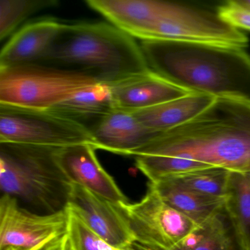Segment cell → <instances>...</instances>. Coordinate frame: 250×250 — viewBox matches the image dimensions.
<instances>
[{
  "mask_svg": "<svg viewBox=\"0 0 250 250\" xmlns=\"http://www.w3.org/2000/svg\"><path fill=\"white\" fill-rule=\"evenodd\" d=\"M133 156L178 158L250 173V104L216 99L200 115L159 133Z\"/></svg>",
  "mask_w": 250,
  "mask_h": 250,
  "instance_id": "6da1fadb",
  "label": "cell"
},
{
  "mask_svg": "<svg viewBox=\"0 0 250 250\" xmlns=\"http://www.w3.org/2000/svg\"><path fill=\"white\" fill-rule=\"evenodd\" d=\"M150 71L189 92L250 104V56L243 49L175 41H143Z\"/></svg>",
  "mask_w": 250,
  "mask_h": 250,
  "instance_id": "7a4b0ae2",
  "label": "cell"
},
{
  "mask_svg": "<svg viewBox=\"0 0 250 250\" xmlns=\"http://www.w3.org/2000/svg\"><path fill=\"white\" fill-rule=\"evenodd\" d=\"M40 63L108 85L150 71L135 39L105 22L65 23Z\"/></svg>",
  "mask_w": 250,
  "mask_h": 250,
  "instance_id": "3957f363",
  "label": "cell"
},
{
  "mask_svg": "<svg viewBox=\"0 0 250 250\" xmlns=\"http://www.w3.org/2000/svg\"><path fill=\"white\" fill-rule=\"evenodd\" d=\"M59 148L0 143V188L42 210L43 214L65 210L72 183L57 161Z\"/></svg>",
  "mask_w": 250,
  "mask_h": 250,
  "instance_id": "277c9868",
  "label": "cell"
},
{
  "mask_svg": "<svg viewBox=\"0 0 250 250\" xmlns=\"http://www.w3.org/2000/svg\"><path fill=\"white\" fill-rule=\"evenodd\" d=\"M98 84L82 73L42 63L0 68V105L48 110Z\"/></svg>",
  "mask_w": 250,
  "mask_h": 250,
  "instance_id": "5b68a950",
  "label": "cell"
},
{
  "mask_svg": "<svg viewBox=\"0 0 250 250\" xmlns=\"http://www.w3.org/2000/svg\"><path fill=\"white\" fill-rule=\"evenodd\" d=\"M0 143L63 148L93 140L88 128L52 111L0 105Z\"/></svg>",
  "mask_w": 250,
  "mask_h": 250,
  "instance_id": "8992f818",
  "label": "cell"
},
{
  "mask_svg": "<svg viewBox=\"0 0 250 250\" xmlns=\"http://www.w3.org/2000/svg\"><path fill=\"white\" fill-rule=\"evenodd\" d=\"M142 247L170 250L199 226L165 203L151 187L139 203L120 206Z\"/></svg>",
  "mask_w": 250,
  "mask_h": 250,
  "instance_id": "52a82bcc",
  "label": "cell"
},
{
  "mask_svg": "<svg viewBox=\"0 0 250 250\" xmlns=\"http://www.w3.org/2000/svg\"><path fill=\"white\" fill-rule=\"evenodd\" d=\"M68 209L39 214L2 194L0 199V250H39L66 235Z\"/></svg>",
  "mask_w": 250,
  "mask_h": 250,
  "instance_id": "ba28073f",
  "label": "cell"
},
{
  "mask_svg": "<svg viewBox=\"0 0 250 250\" xmlns=\"http://www.w3.org/2000/svg\"><path fill=\"white\" fill-rule=\"evenodd\" d=\"M67 208L114 248L128 250L137 242L120 206L82 186L72 184Z\"/></svg>",
  "mask_w": 250,
  "mask_h": 250,
  "instance_id": "9c48e42d",
  "label": "cell"
},
{
  "mask_svg": "<svg viewBox=\"0 0 250 250\" xmlns=\"http://www.w3.org/2000/svg\"><path fill=\"white\" fill-rule=\"evenodd\" d=\"M95 150L90 144L59 148L57 161L72 184L82 186L118 206L128 203L112 177L99 163Z\"/></svg>",
  "mask_w": 250,
  "mask_h": 250,
  "instance_id": "30bf717a",
  "label": "cell"
},
{
  "mask_svg": "<svg viewBox=\"0 0 250 250\" xmlns=\"http://www.w3.org/2000/svg\"><path fill=\"white\" fill-rule=\"evenodd\" d=\"M95 149L133 156L159 133L145 126L132 112L115 109L104 117L91 130Z\"/></svg>",
  "mask_w": 250,
  "mask_h": 250,
  "instance_id": "8fae6325",
  "label": "cell"
},
{
  "mask_svg": "<svg viewBox=\"0 0 250 250\" xmlns=\"http://www.w3.org/2000/svg\"><path fill=\"white\" fill-rule=\"evenodd\" d=\"M64 24L54 19H43L20 29L1 50L0 68L40 63Z\"/></svg>",
  "mask_w": 250,
  "mask_h": 250,
  "instance_id": "7c38bea8",
  "label": "cell"
},
{
  "mask_svg": "<svg viewBox=\"0 0 250 250\" xmlns=\"http://www.w3.org/2000/svg\"><path fill=\"white\" fill-rule=\"evenodd\" d=\"M109 86L115 107L129 112L152 107L191 93L152 71Z\"/></svg>",
  "mask_w": 250,
  "mask_h": 250,
  "instance_id": "4fadbf2b",
  "label": "cell"
},
{
  "mask_svg": "<svg viewBox=\"0 0 250 250\" xmlns=\"http://www.w3.org/2000/svg\"><path fill=\"white\" fill-rule=\"evenodd\" d=\"M215 99L206 95L191 93L132 112L145 126L157 132H165L191 121L207 109Z\"/></svg>",
  "mask_w": 250,
  "mask_h": 250,
  "instance_id": "5bb4252c",
  "label": "cell"
},
{
  "mask_svg": "<svg viewBox=\"0 0 250 250\" xmlns=\"http://www.w3.org/2000/svg\"><path fill=\"white\" fill-rule=\"evenodd\" d=\"M170 250H244L225 203Z\"/></svg>",
  "mask_w": 250,
  "mask_h": 250,
  "instance_id": "9a60e30c",
  "label": "cell"
},
{
  "mask_svg": "<svg viewBox=\"0 0 250 250\" xmlns=\"http://www.w3.org/2000/svg\"><path fill=\"white\" fill-rule=\"evenodd\" d=\"M115 108L110 86L99 83L48 110L78 123L90 131Z\"/></svg>",
  "mask_w": 250,
  "mask_h": 250,
  "instance_id": "2e32d148",
  "label": "cell"
},
{
  "mask_svg": "<svg viewBox=\"0 0 250 250\" xmlns=\"http://www.w3.org/2000/svg\"><path fill=\"white\" fill-rule=\"evenodd\" d=\"M159 197L197 225L207 220L225 205L226 198L211 197L183 188L167 178L149 184Z\"/></svg>",
  "mask_w": 250,
  "mask_h": 250,
  "instance_id": "e0dca14e",
  "label": "cell"
},
{
  "mask_svg": "<svg viewBox=\"0 0 250 250\" xmlns=\"http://www.w3.org/2000/svg\"><path fill=\"white\" fill-rule=\"evenodd\" d=\"M225 206L244 250H250V173L231 172Z\"/></svg>",
  "mask_w": 250,
  "mask_h": 250,
  "instance_id": "ac0fdd59",
  "label": "cell"
},
{
  "mask_svg": "<svg viewBox=\"0 0 250 250\" xmlns=\"http://www.w3.org/2000/svg\"><path fill=\"white\" fill-rule=\"evenodd\" d=\"M230 172L223 168L210 167L164 178L199 194L226 198Z\"/></svg>",
  "mask_w": 250,
  "mask_h": 250,
  "instance_id": "d6986e66",
  "label": "cell"
},
{
  "mask_svg": "<svg viewBox=\"0 0 250 250\" xmlns=\"http://www.w3.org/2000/svg\"><path fill=\"white\" fill-rule=\"evenodd\" d=\"M58 4L56 0H0V41L11 36L19 26L36 13Z\"/></svg>",
  "mask_w": 250,
  "mask_h": 250,
  "instance_id": "ffe728a7",
  "label": "cell"
},
{
  "mask_svg": "<svg viewBox=\"0 0 250 250\" xmlns=\"http://www.w3.org/2000/svg\"><path fill=\"white\" fill-rule=\"evenodd\" d=\"M68 210L69 212V222L67 232L68 250H121L111 247L90 230L72 212L68 209Z\"/></svg>",
  "mask_w": 250,
  "mask_h": 250,
  "instance_id": "44dd1931",
  "label": "cell"
},
{
  "mask_svg": "<svg viewBox=\"0 0 250 250\" xmlns=\"http://www.w3.org/2000/svg\"><path fill=\"white\" fill-rule=\"evenodd\" d=\"M216 11L224 21L235 28L250 31V9L241 6L235 0L228 1L218 7Z\"/></svg>",
  "mask_w": 250,
  "mask_h": 250,
  "instance_id": "7402d4cb",
  "label": "cell"
},
{
  "mask_svg": "<svg viewBox=\"0 0 250 250\" xmlns=\"http://www.w3.org/2000/svg\"><path fill=\"white\" fill-rule=\"evenodd\" d=\"M39 250H68L67 234L62 238L48 244L46 247H43Z\"/></svg>",
  "mask_w": 250,
  "mask_h": 250,
  "instance_id": "603a6c76",
  "label": "cell"
},
{
  "mask_svg": "<svg viewBox=\"0 0 250 250\" xmlns=\"http://www.w3.org/2000/svg\"><path fill=\"white\" fill-rule=\"evenodd\" d=\"M239 5L241 6L245 7V8L250 9V0H235Z\"/></svg>",
  "mask_w": 250,
  "mask_h": 250,
  "instance_id": "cb8c5ba5",
  "label": "cell"
}]
</instances>
